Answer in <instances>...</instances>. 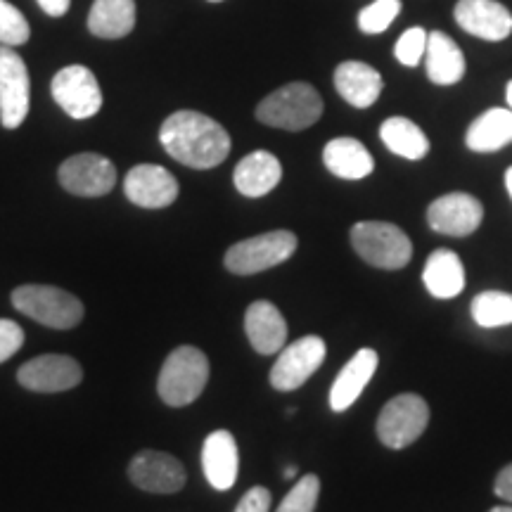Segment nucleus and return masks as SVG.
I'll use <instances>...</instances> for the list:
<instances>
[{"label":"nucleus","instance_id":"nucleus-1","mask_svg":"<svg viewBox=\"0 0 512 512\" xmlns=\"http://www.w3.org/2000/svg\"><path fill=\"white\" fill-rule=\"evenodd\" d=\"M159 143L190 169H214L230 155V136L219 121L202 112L181 110L159 128Z\"/></svg>","mask_w":512,"mask_h":512},{"label":"nucleus","instance_id":"nucleus-2","mask_svg":"<svg viewBox=\"0 0 512 512\" xmlns=\"http://www.w3.org/2000/svg\"><path fill=\"white\" fill-rule=\"evenodd\" d=\"M209 382V358L204 351L183 344L166 356L159 370L157 392L166 406L183 408L197 401Z\"/></svg>","mask_w":512,"mask_h":512},{"label":"nucleus","instance_id":"nucleus-3","mask_svg":"<svg viewBox=\"0 0 512 512\" xmlns=\"http://www.w3.org/2000/svg\"><path fill=\"white\" fill-rule=\"evenodd\" d=\"M323 117V98L311 83L294 81L278 88L256 107L261 124L283 128V131H304Z\"/></svg>","mask_w":512,"mask_h":512},{"label":"nucleus","instance_id":"nucleus-4","mask_svg":"<svg viewBox=\"0 0 512 512\" xmlns=\"http://www.w3.org/2000/svg\"><path fill=\"white\" fill-rule=\"evenodd\" d=\"M12 306L36 323L69 330L83 320V304L72 292L55 285H22L12 290Z\"/></svg>","mask_w":512,"mask_h":512},{"label":"nucleus","instance_id":"nucleus-5","mask_svg":"<svg viewBox=\"0 0 512 512\" xmlns=\"http://www.w3.org/2000/svg\"><path fill=\"white\" fill-rule=\"evenodd\" d=\"M351 247L363 261L384 271H399L413 259L411 238L399 226L384 221H361L351 228Z\"/></svg>","mask_w":512,"mask_h":512},{"label":"nucleus","instance_id":"nucleus-6","mask_svg":"<svg viewBox=\"0 0 512 512\" xmlns=\"http://www.w3.org/2000/svg\"><path fill=\"white\" fill-rule=\"evenodd\" d=\"M297 245V235L290 230H271L230 247L223 256V264L235 275H254L285 264L297 252Z\"/></svg>","mask_w":512,"mask_h":512},{"label":"nucleus","instance_id":"nucleus-7","mask_svg":"<svg viewBox=\"0 0 512 512\" xmlns=\"http://www.w3.org/2000/svg\"><path fill=\"white\" fill-rule=\"evenodd\" d=\"M430 425V406L418 394H399L382 408L377 418V437L387 448L411 446Z\"/></svg>","mask_w":512,"mask_h":512},{"label":"nucleus","instance_id":"nucleus-8","mask_svg":"<svg viewBox=\"0 0 512 512\" xmlns=\"http://www.w3.org/2000/svg\"><path fill=\"white\" fill-rule=\"evenodd\" d=\"M53 98L72 119H91L102 107V91L95 74L83 64L64 67L53 76Z\"/></svg>","mask_w":512,"mask_h":512},{"label":"nucleus","instance_id":"nucleus-9","mask_svg":"<svg viewBox=\"0 0 512 512\" xmlns=\"http://www.w3.org/2000/svg\"><path fill=\"white\" fill-rule=\"evenodd\" d=\"M325 354H328V347H325V342L318 335L302 337L297 342L287 344V347L280 349L278 361L271 368L273 389H278V392H294V389L302 387L323 366Z\"/></svg>","mask_w":512,"mask_h":512},{"label":"nucleus","instance_id":"nucleus-10","mask_svg":"<svg viewBox=\"0 0 512 512\" xmlns=\"http://www.w3.org/2000/svg\"><path fill=\"white\" fill-rule=\"evenodd\" d=\"M29 69L15 48L0 46V121L5 128H19L29 114Z\"/></svg>","mask_w":512,"mask_h":512},{"label":"nucleus","instance_id":"nucleus-11","mask_svg":"<svg viewBox=\"0 0 512 512\" xmlns=\"http://www.w3.org/2000/svg\"><path fill=\"white\" fill-rule=\"evenodd\" d=\"M60 185L79 197H102L117 183V166L98 152H81L64 159L57 171Z\"/></svg>","mask_w":512,"mask_h":512},{"label":"nucleus","instance_id":"nucleus-12","mask_svg":"<svg viewBox=\"0 0 512 512\" xmlns=\"http://www.w3.org/2000/svg\"><path fill=\"white\" fill-rule=\"evenodd\" d=\"M81 380V363L72 356L62 354H43L31 358V361L17 370V382L24 389H29V392L38 394L69 392V389L79 387Z\"/></svg>","mask_w":512,"mask_h":512},{"label":"nucleus","instance_id":"nucleus-13","mask_svg":"<svg viewBox=\"0 0 512 512\" xmlns=\"http://www.w3.org/2000/svg\"><path fill=\"white\" fill-rule=\"evenodd\" d=\"M128 479L147 494H178L185 486L181 460L164 451H140L128 465Z\"/></svg>","mask_w":512,"mask_h":512},{"label":"nucleus","instance_id":"nucleus-14","mask_svg":"<svg viewBox=\"0 0 512 512\" xmlns=\"http://www.w3.org/2000/svg\"><path fill=\"white\" fill-rule=\"evenodd\" d=\"M482 219V202L467 192H448V195L434 200L427 209V223L434 233L451 235V238H467L482 226Z\"/></svg>","mask_w":512,"mask_h":512},{"label":"nucleus","instance_id":"nucleus-15","mask_svg":"<svg viewBox=\"0 0 512 512\" xmlns=\"http://www.w3.org/2000/svg\"><path fill=\"white\" fill-rule=\"evenodd\" d=\"M124 192L136 207L164 209L176 202L178 181L157 164H138L124 178Z\"/></svg>","mask_w":512,"mask_h":512},{"label":"nucleus","instance_id":"nucleus-16","mask_svg":"<svg viewBox=\"0 0 512 512\" xmlns=\"http://www.w3.org/2000/svg\"><path fill=\"white\" fill-rule=\"evenodd\" d=\"M458 27L482 41H505L512 34V12L498 0H458L453 10Z\"/></svg>","mask_w":512,"mask_h":512},{"label":"nucleus","instance_id":"nucleus-17","mask_svg":"<svg viewBox=\"0 0 512 512\" xmlns=\"http://www.w3.org/2000/svg\"><path fill=\"white\" fill-rule=\"evenodd\" d=\"M202 470L207 482L216 491L233 489L238 482L240 470V453L238 441L228 430H216L204 439L202 446Z\"/></svg>","mask_w":512,"mask_h":512},{"label":"nucleus","instance_id":"nucleus-18","mask_svg":"<svg viewBox=\"0 0 512 512\" xmlns=\"http://www.w3.org/2000/svg\"><path fill=\"white\" fill-rule=\"evenodd\" d=\"M377 363L375 349H361L351 356V361L339 370V375L335 377V384L330 389V408L335 413H344L354 406L358 396L366 392L368 382L373 380Z\"/></svg>","mask_w":512,"mask_h":512},{"label":"nucleus","instance_id":"nucleus-19","mask_svg":"<svg viewBox=\"0 0 512 512\" xmlns=\"http://www.w3.org/2000/svg\"><path fill=\"white\" fill-rule=\"evenodd\" d=\"M335 88L356 110H368L380 98L384 81L375 67L366 62H342L335 69Z\"/></svg>","mask_w":512,"mask_h":512},{"label":"nucleus","instance_id":"nucleus-20","mask_svg":"<svg viewBox=\"0 0 512 512\" xmlns=\"http://www.w3.org/2000/svg\"><path fill=\"white\" fill-rule=\"evenodd\" d=\"M245 332L254 351L271 356L280 354L287 342V323L283 313L271 302H254L245 313Z\"/></svg>","mask_w":512,"mask_h":512},{"label":"nucleus","instance_id":"nucleus-21","mask_svg":"<svg viewBox=\"0 0 512 512\" xmlns=\"http://www.w3.org/2000/svg\"><path fill=\"white\" fill-rule=\"evenodd\" d=\"M280 178H283V164L266 150H256L245 159H240L233 171L235 188L245 197L268 195L280 183Z\"/></svg>","mask_w":512,"mask_h":512},{"label":"nucleus","instance_id":"nucleus-22","mask_svg":"<svg viewBox=\"0 0 512 512\" xmlns=\"http://www.w3.org/2000/svg\"><path fill=\"white\" fill-rule=\"evenodd\" d=\"M323 164L328 166L332 176L344 181H361L368 178L375 169V159L368 147L356 138H332L323 150Z\"/></svg>","mask_w":512,"mask_h":512},{"label":"nucleus","instance_id":"nucleus-23","mask_svg":"<svg viewBox=\"0 0 512 512\" xmlns=\"http://www.w3.org/2000/svg\"><path fill=\"white\" fill-rule=\"evenodd\" d=\"M425 67L432 83L453 86L465 76V55L451 36L444 31H432L427 34Z\"/></svg>","mask_w":512,"mask_h":512},{"label":"nucleus","instance_id":"nucleus-24","mask_svg":"<svg viewBox=\"0 0 512 512\" xmlns=\"http://www.w3.org/2000/svg\"><path fill=\"white\" fill-rule=\"evenodd\" d=\"M422 283L427 292L437 299H453L465 290V268L463 261L451 249H437L427 259L422 271Z\"/></svg>","mask_w":512,"mask_h":512},{"label":"nucleus","instance_id":"nucleus-25","mask_svg":"<svg viewBox=\"0 0 512 512\" xmlns=\"http://www.w3.org/2000/svg\"><path fill=\"white\" fill-rule=\"evenodd\" d=\"M512 143V110L494 107V110L484 112L482 117L472 121L467 128L465 145L472 152H498L505 145Z\"/></svg>","mask_w":512,"mask_h":512},{"label":"nucleus","instance_id":"nucleus-26","mask_svg":"<svg viewBox=\"0 0 512 512\" xmlns=\"http://www.w3.org/2000/svg\"><path fill=\"white\" fill-rule=\"evenodd\" d=\"M136 27V0H95L88 29L98 38H124Z\"/></svg>","mask_w":512,"mask_h":512},{"label":"nucleus","instance_id":"nucleus-27","mask_svg":"<svg viewBox=\"0 0 512 512\" xmlns=\"http://www.w3.org/2000/svg\"><path fill=\"white\" fill-rule=\"evenodd\" d=\"M380 138L389 152L411 159V162L425 159L430 152V140L422 133V128L406 117H389L384 121L380 126Z\"/></svg>","mask_w":512,"mask_h":512},{"label":"nucleus","instance_id":"nucleus-28","mask_svg":"<svg viewBox=\"0 0 512 512\" xmlns=\"http://www.w3.org/2000/svg\"><path fill=\"white\" fill-rule=\"evenodd\" d=\"M472 318L479 328H501L512 325V294L486 290L472 299Z\"/></svg>","mask_w":512,"mask_h":512},{"label":"nucleus","instance_id":"nucleus-29","mask_svg":"<svg viewBox=\"0 0 512 512\" xmlns=\"http://www.w3.org/2000/svg\"><path fill=\"white\" fill-rule=\"evenodd\" d=\"M401 12V0H373L358 12V29L368 36L384 34Z\"/></svg>","mask_w":512,"mask_h":512},{"label":"nucleus","instance_id":"nucleus-30","mask_svg":"<svg viewBox=\"0 0 512 512\" xmlns=\"http://www.w3.org/2000/svg\"><path fill=\"white\" fill-rule=\"evenodd\" d=\"M31 29L29 22L24 19L15 5H10L8 0H0V46L19 48L29 41Z\"/></svg>","mask_w":512,"mask_h":512},{"label":"nucleus","instance_id":"nucleus-31","mask_svg":"<svg viewBox=\"0 0 512 512\" xmlns=\"http://www.w3.org/2000/svg\"><path fill=\"white\" fill-rule=\"evenodd\" d=\"M320 496V479L316 475H304L292 486L290 494L283 498L275 512H316Z\"/></svg>","mask_w":512,"mask_h":512},{"label":"nucleus","instance_id":"nucleus-32","mask_svg":"<svg viewBox=\"0 0 512 512\" xmlns=\"http://www.w3.org/2000/svg\"><path fill=\"white\" fill-rule=\"evenodd\" d=\"M427 50V31L422 27L406 29L394 46V55L403 67H418L425 60Z\"/></svg>","mask_w":512,"mask_h":512},{"label":"nucleus","instance_id":"nucleus-33","mask_svg":"<svg viewBox=\"0 0 512 512\" xmlns=\"http://www.w3.org/2000/svg\"><path fill=\"white\" fill-rule=\"evenodd\" d=\"M24 330L19 328L15 320L0 318V363H5L22 349Z\"/></svg>","mask_w":512,"mask_h":512},{"label":"nucleus","instance_id":"nucleus-34","mask_svg":"<svg viewBox=\"0 0 512 512\" xmlns=\"http://www.w3.org/2000/svg\"><path fill=\"white\" fill-rule=\"evenodd\" d=\"M271 510V491L264 486H252L245 496L240 498L235 512H268Z\"/></svg>","mask_w":512,"mask_h":512},{"label":"nucleus","instance_id":"nucleus-35","mask_svg":"<svg viewBox=\"0 0 512 512\" xmlns=\"http://www.w3.org/2000/svg\"><path fill=\"white\" fill-rule=\"evenodd\" d=\"M494 491H496L498 498H503V501L512 503V465L503 467V470L498 472L496 484H494Z\"/></svg>","mask_w":512,"mask_h":512},{"label":"nucleus","instance_id":"nucleus-36","mask_svg":"<svg viewBox=\"0 0 512 512\" xmlns=\"http://www.w3.org/2000/svg\"><path fill=\"white\" fill-rule=\"evenodd\" d=\"M38 5H41L46 15L62 17V15H67V10H69V5H72V0H38Z\"/></svg>","mask_w":512,"mask_h":512},{"label":"nucleus","instance_id":"nucleus-37","mask_svg":"<svg viewBox=\"0 0 512 512\" xmlns=\"http://www.w3.org/2000/svg\"><path fill=\"white\" fill-rule=\"evenodd\" d=\"M505 188H508V195L512 197V166L505 171Z\"/></svg>","mask_w":512,"mask_h":512},{"label":"nucleus","instance_id":"nucleus-38","mask_svg":"<svg viewBox=\"0 0 512 512\" xmlns=\"http://www.w3.org/2000/svg\"><path fill=\"white\" fill-rule=\"evenodd\" d=\"M505 100H508V107L512 110V81L508 83V88H505Z\"/></svg>","mask_w":512,"mask_h":512},{"label":"nucleus","instance_id":"nucleus-39","mask_svg":"<svg viewBox=\"0 0 512 512\" xmlns=\"http://www.w3.org/2000/svg\"><path fill=\"white\" fill-rule=\"evenodd\" d=\"M489 512H512V505H498V508L489 510Z\"/></svg>","mask_w":512,"mask_h":512},{"label":"nucleus","instance_id":"nucleus-40","mask_svg":"<svg viewBox=\"0 0 512 512\" xmlns=\"http://www.w3.org/2000/svg\"><path fill=\"white\" fill-rule=\"evenodd\" d=\"M285 477H290V479H292V477H297V467H292V465L287 467V470H285Z\"/></svg>","mask_w":512,"mask_h":512},{"label":"nucleus","instance_id":"nucleus-41","mask_svg":"<svg viewBox=\"0 0 512 512\" xmlns=\"http://www.w3.org/2000/svg\"><path fill=\"white\" fill-rule=\"evenodd\" d=\"M209 3H221V0H209Z\"/></svg>","mask_w":512,"mask_h":512}]
</instances>
